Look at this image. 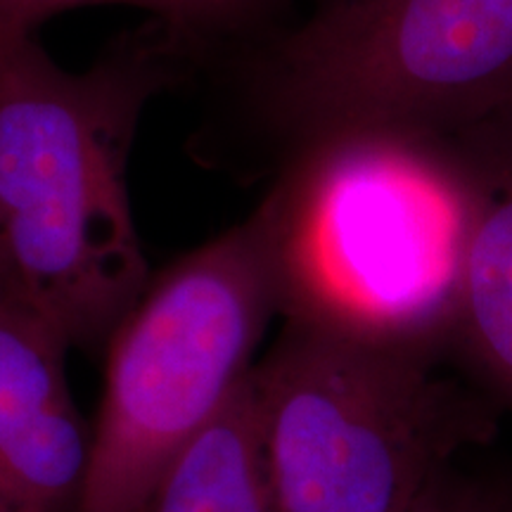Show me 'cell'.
<instances>
[{"label": "cell", "mask_w": 512, "mask_h": 512, "mask_svg": "<svg viewBox=\"0 0 512 512\" xmlns=\"http://www.w3.org/2000/svg\"><path fill=\"white\" fill-rule=\"evenodd\" d=\"M261 204L283 323L448 366L475 197L446 138L313 140Z\"/></svg>", "instance_id": "6da1fadb"}, {"label": "cell", "mask_w": 512, "mask_h": 512, "mask_svg": "<svg viewBox=\"0 0 512 512\" xmlns=\"http://www.w3.org/2000/svg\"><path fill=\"white\" fill-rule=\"evenodd\" d=\"M138 100L0 17V261L72 349L107 342L150 283L126 185Z\"/></svg>", "instance_id": "7a4b0ae2"}, {"label": "cell", "mask_w": 512, "mask_h": 512, "mask_svg": "<svg viewBox=\"0 0 512 512\" xmlns=\"http://www.w3.org/2000/svg\"><path fill=\"white\" fill-rule=\"evenodd\" d=\"M432 358L283 323L249 375L273 512H408L503 413Z\"/></svg>", "instance_id": "3957f363"}, {"label": "cell", "mask_w": 512, "mask_h": 512, "mask_svg": "<svg viewBox=\"0 0 512 512\" xmlns=\"http://www.w3.org/2000/svg\"><path fill=\"white\" fill-rule=\"evenodd\" d=\"M503 512H512V484H505V503Z\"/></svg>", "instance_id": "7c38bea8"}, {"label": "cell", "mask_w": 512, "mask_h": 512, "mask_svg": "<svg viewBox=\"0 0 512 512\" xmlns=\"http://www.w3.org/2000/svg\"><path fill=\"white\" fill-rule=\"evenodd\" d=\"M140 512H273L249 377L178 453Z\"/></svg>", "instance_id": "ba28073f"}, {"label": "cell", "mask_w": 512, "mask_h": 512, "mask_svg": "<svg viewBox=\"0 0 512 512\" xmlns=\"http://www.w3.org/2000/svg\"><path fill=\"white\" fill-rule=\"evenodd\" d=\"M271 102L302 145L463 131L512 102V0H339L280 48Z\"/></svg>", "instance_id": "5b68a950"}, {"label": "cell", "mask_w": 512, "mask_h": 512, "mask_svg": "<svg viewBox=\"0 0 512 512\" xmlns=\"http://www.w3.org/2000/svg\"><path fill=\"white\" fill-rule=\"evenodd\" d=\"M131 3L147 5V8L178 17L183 22L219 24L238 19L254 8L259 0H131Z\"/></svg>", "instance_id": "30bf717a"}, {"label": "cell", "mask_w": 512, "mask_h": 512, "mask_svg": "<svg viewBox=\"0 0 512 512\" xmlns=\"http://www.w3.org/2000/svg\"><path fill=\"white\" fill-rule=\"evenodd\" d=\"M446 140L475 197L448 368L512 418V102Z\"/></svg>", "instance_id": "52a82bcc"}, {"label": "cell", "mask_w": 512, "mask_h": 512, "mask_svg": "<svg viewBox=\"0 0 512 512\" xmlns=\"http://www.w3.org/2000/svg\"><path fill=\"white\" fill-rule=\"evenodd\" d=\"M81 3H100V0H0V17L17 19V22L31 24L38 12L67 8V5H81ZM107 3V0H102ZM131 3V0H126Z\"/></svg>", "instance_id": "8fae6325"}, {"label": "cell", "mask_w": 512, "mask_h": 512, "mask_svg": "<svg viewBox=\"0 0 512 512\" xmlns=\"http://www.w3.org/2000/svg\"><path fill=\"white\" fill-rule=\"evenodd\" d=\"M0 512H15V510L10 508L8 503H5V498H3V496H0Z\"/></svg>", "instance_id": "4fadbf2b"}, {"label": "cell", "mask_w": 512, "mask_h": 512, "mask_svg": "<svg viewBox=\"0 0 512 512\" xmlns=\"http://www.w3.org/2000/svg\"><path fill=\"white\" fill-rule=\"evenodd\" d=\"M69 342L0 261V496L15 512H76L93 451L67 382Z\"/></svg>", "instance_id": "8992f818"}, {"label": "cell", "mask_w": 512, "mask_h": 512, "mask_svg": "<svg viewBox=\"0 0 512 512\" xmlns=\"http://www.w3.org/2000/svg\"><path fill=\"white\" fill-rule=\"evenodd\" d=\"M505 484L467 472L460 463L446 467L408 512H503Z\"/></svg>", "instance_id": "9c48e42d"}, {"label": "cell", "mask_w": 512, "mask_h": 512, "mask_svg": "<svg viewBox=\"0 0 512 512\" xmlns=\"http://www.w3.org/2000/svg\"><path fill=\"white\" fill-rule=\"evenodd\" d=\"M280 316L264 204L157 278L107 339L93 451L76 512H140L216 420Z\"/></svg>", "instance_id": "277c9868"}]
</instances>
